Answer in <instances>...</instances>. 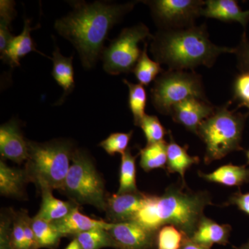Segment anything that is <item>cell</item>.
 Segmentation results:
<instances>
[{
	"label": "cell",
	"mask_w": 249,
	"mask_h": 249,
	"mask_svg": "<svg viewBox=\"0 0 249 249\" xmlns=\"http://www.w3.org/2000/svg\"><path fill=\"white\" fill-rule=\"evenodd\" d=\"M246 156H247V164H249V150L246 152Z\"/></svg>",
	"instance_id": "60d3db41"
},
{
	"label": "cell",
	"mask_w": 249,
	"mask_h": 249,
	"mask_svg": "<svg viewBox=\"0 0 249 249\" xmlns=\"http://www.w3.org/2000/svg\"><path fill=\"white\" fill-rule=\"evenodd\" d=\"M81 249L114 248V242L107 230L95 229L74 236Z\"/></svg>",
	"instance_id": "f1b7e54d"
},
{
	"label": "cell",
	"mask_w": 249,
	"mask_h": 249,
	"mask_svg": "<svg viewBox=\"0 0 249 249\" xmlns=\"http://www.w3.org/2000/svg\"><path fill=\"white\" fill-rule=\"evenodd\" d=\"M237 67L242 72H249V41L246 33L242 35L240 45L235 48Z\"/></svg>",
	"instance_id": "e575fe53"
},
{
	"label": "cell",
	"mask_w": 249,
	"mask_h": 249,
	"mask_svg": "<svg viewBox=\"0 0 249 249\" xmlns=\"http://www.w3.org/2000/svg\"><path fill=\"white\" fill-rule=\"evenodd\" d=\"M214 109L209 101L191 97L174 106L170 116L175 122L196 135L200 124L213 114Z\"/></svg>",
	"instance_id": "8fae6325"
},
{
	"label": "cell",
	"mask_w": 249,
	"mask_h": 249,
	"mask_svg": "<svg viewBox=\"0 0 249 249\" xmlns=\"http://www.w3.org/2000/svg\"><path fill=\"white\" fill-rule=\"evenodd\" d=\"M213 205L206 191H193L182 182L170 185L160 196L147 194L133 220L154 232L173 225L191 238L206 206Z\"/></svg>",
	"instance_id": "7a4b0ae2"
},
{
	"label": "cell",
	"mask_w": 249,
	"mask_h": 249,
	"mask_svg": "<svg viewBox=\"0 0 249 249\" xmlns=\"http://www.w3.org/2000/svg\"><path fill=\"white\" fill-rule=\"evenodd\" d=\"M76 242L77 241L76 239H73V240L71 241V243L67 246V248L65 249H74L75 247H76Z\"/></svg>",
	"instance_id": "74e56055"
},
{
	"label": "cell",
	"mask_w": 249,
	"mask_h": 249,
	"mask_svg": "<svg viewBox=\"0 0 249 249\" xmlns=\"http://www.w3.org/2000/svg\"><path fill=\"white\" fill-rule=\"evenodd\" d=\"M181 249H211L203 247L200 245L196 243V242L192 241L188 237H186L183 242L182 247Z\"/></svg>",
	"instance_id": "8d00e7d4"
},
{
	"label": "cell",
	"mask_w": 249,
	"mask_h": 249,
	"mask_svg": "<svg viewBox=\"0 0 249 249\" xmlns=\"http://www.w3.org/2000/svg\"><path fill=\"white\" fill-rule=\"evenodd\" d=\"M123 80L129 89V107L133 115L134 124L139 126L141 121L146 115L145 112L147 99L146 91L142 85L134 84L126 79Z\"/></svg>",
	"instance_id": "4316f807"
},
{
	"label": "cell",
	"mask_w": 249,
	"mask_h": 249,
	"mask_svg": "<svg viewBox=\"0 0 249 249\" xmlns=\"http://www.w3.org/2000/svg\"><path fill=\"white\" fill-rule=\"evenodd\" d=\"M146 193L140 191L106 196V215L110 223L132 221L145 203Z\"/></svg>",
	"instance_id": "7c38bea8"
},
{
	"label": "cell",
	"mask_w": 249,
	"mask_h": 249,
	"mask_svg": "<svg viewBox=\"0 0 249 249\" xmlns=\"http://www.w3.org/2000/svg\"><path fill=\"white\" fill-rule=\"evenodd\" d=\"M147 47V43L145 42L142 55L133 71L136 78L139 82V84L142 85V86L150 85L152 81L158 78L159 74L163 72L160 63L154 61L149 58Z\"/></svg>",
	"instance_id": "484cf974"
},
{
	"label": "cell",
	"mask_w": 249,
	"mask_h": 249,
	"mask_svg": "<svg viewBox=\"0 0 249 249\" xmlns=\"http://www.w3.org/2000/svg\"><path fill=\"white\" fill-rule=\"evenodd\" d=\"M191 97L208 101L201 77L195 72L170 70L163 72L151 89L152 105L164 115H170L174 106Z\"/></svg>",
	"instance_id": "52a82bcc"
},
{
	"label": "cell",
	"mask_w": 249,
	"mask_h": 249,
	"mask_svg": "<svg viewBox=\"0 0 249 249\" xmlns=\"http://www.w3.org/2000/svg\"><path fill=\"white\" fill-rule=\"evenodd\" d=\"M42 201L40 211L36 216L47 221L53 222L66 217L78 205L73 201L60 200L53 196L52 190L47 187H41Z\"/></svg>",
	"instance_id": "ffe728a7"
},
{
	"label": "cell",
	"mask_w": 249,
	"mask_h": 249,
	"mask_svg": "<svg viewBox=\"0 0 249 249\" xmlns=\"http://www.w3.org/2000/svg\"><path fill=\"white\" fill-rule=\"evenodd\" d=\"M170 135V142L167 147L166 170L168 175L178 173L181 178L183 184L187 185L185 180V174L187 170L193 165H196L200 162V159L197 156H191L188 153V145L181 146L175 142L171 132H168Z\"/></svg>",
	"instance_id": "e0dca14e"
},
{
	"label": "cell",
	"mask_w": 249,
	"mask_h": 249,
	"mask_svg": "<svg viewBox=\"0 0 249 249\" xmlns=\"http://www.w3.org/2000/svg\"><path fill=\"white\" fill-rule=\"evenodd\" d=\"M114 248L157 249V233L135 221L113 224L108 230Z\"/></svg>",
	"instance_id": "30bf717a"
},
{
	"label": "cell",
	"mask_w": 249,
	"mask_h": 249,
	"mask_svg": "<svg viewBox=\"0 0 249 249\" xmlns=\"http://www.w3.org/2000/svg\"><path fill=\"white\" fill-rule=\"evenodd\" d=\"M198 175L209 182L219 183L227 187H240L249 182V168H247V165L229 163L219 167L211 173L199 171Z\"/></svg>",
	"instance_id": "d6986e66"
},
{
	"label": "cell",
	"mask_w": 249,
	"mask_h": 249,
	"mask_svg": "<svg viewBox=\"0 0 249 249\" xmlns=\"http://www.w3.org/2000/svg\"><path fill=\"white\" fill-rule=\"evenodd\" d=\"M40 27H31V20L26 19L24 20V27L22 34L18 36H14L10 41L4 56L1 59L7 62L11 67H18L20 65V59L32 52L45 55L36 49L34 41L31 36V31Z\"/></svg>",
	"instance_id": "ac0fdd59"
},
{
	"label": "cell",
	"mask_w": 249,
	"mask_h": 249,
	"mask_svg": "<svg viewBox=\"0 0 249 249\" xmlns=\"http://www.w3.org/2000/svg\"><path fill=\"white\" fill-rule=\"evenodd\" d=\"M0 2V53L1 58L4 56L10 41L14 37L11 34L10 25L16 12L14 1L1 0Z\"/></svg>",
	"instance_id": "83f0119b"
},
{
	"label": "cell",
	"mask_w": 249,
	"mask_h": 249,
	"mask_svg": "<svg viewBox=\"0 0 249 249\" xmlns=\"http://www.w3.org/2000/svg\"><path fill=\"white\" fill-rule=\"evenodd\" d=\"M246 107L248 108V109H249V103H246V104H242L240 105V106H238V107Z\"/></svg>",
	"instance_id": "ab89813d"
},
{
	"label": "cell",
	"mask_w": 249,
	"mask_h": 249,
	"mask_svg": "<svg viewBox=\"0 0 249 249\" xmlns=\"http://www.w3.org/2000/svg\"><path fill=\"white\" fill-rule=\"evenodd\" d=\"M147 37L152 38V36L145 24L124 29L103 52L105 71L114 76L133 71L142 53L139 42Z\"/></svg>",
	"instance_id": "ba28073f"
},
{
	"label": "cell",
	"mask_w": 249,
	"mask_h": 249,
	"mask_svg": "<svg viewBox=\"0 0 249 249\" xmlns=\"http://www.w3.org/2000/svg\"><path fill=\"white\" fill-rule=\"evenodd\" d=\"M0 154L2 158L19 164L28 160L27 142L16 120L10 121L0 127Z\"/></svg>",
	"instance_id": "4fadbf2b"
},
{
	"label": "cell",
	"mask_w": 249,
	"mask_h": 249,
	"mask_svg": "<svg viewBox=\"0 0 249 249\" xmlns=\"http://www.w3.org/2000/svg\"><path fill=\"white\" fill-rule=\"evenodd\" d=\"M235 249H249V240L239 247H235Z\"/></svg>",
	"instance_id": "f35d334b"
},
{
	"label": "cell",
	"mask_w": 249,
	"mask_h": 249,
	"mask_svg": "<svg viewBox=\"0 0 249 249\" xmlns=\"http://www.w3.org/2000/svg\"><path fill=\"white\" fill-rule=\"evenodd\" d=\"M132 135V130L127 133L116 132L111 134L107 139L101 142L100 146L104 149L108 155L113 156L116 154H121L122 155L128 149Z\"/></svg>",
	"instance_id": "1f68e13d"
},
{
	"label": "cell",
	"mask_w": 249,
	"mask_h": 249,
	"mask_svg": "<svg viewBox=\"0 0 249 249\" xmlns=\"http://www.w3.org/2000/svg\"><path fill=\"white\" fill-rule=\"evenodd\" d=\"M231 230V226L229 224H218L204 215L190 239L198 245L209 249L213 245L225 246L229 244Z\"/></svg>",
	"instance_id": "2e32d148"
},
{
	"label": "cell",
	"mask_w": 249,
	"mask_h": 249,
	"mask_svg": "<svg viewBox=\"0 0 249 249\" xmlns=\"http://www.w3.org/2000/svg\"><path fill=\"white\" fill-rule=\"evenodd\" d=\"M10 245L11 249H26L23 226V211L14 213L10 232Z\"/></svg>",
	"instance_id": "d6a6232c"
},
{
	"label": "cell",
	"mask_w": 249,
	"mask_h": 249,
	"mask_svg": "<svg viewBox=\"0 0 249 249\" xmlns=\"http://www.w3.org/2000/svg\"><path fill=\"white\" fill-rule=\"evenodd\" d=\"M231 102L215 108L213 114L199 126L196 135L206 145L205 164H211L235 151L244 150L242 133L249 113L229 110Z\"/></svg>",
	"instance_id": "5b68a950"
},
{
	"label": "cell",
	"mask_w": 249,
	"mask_h": 249,
	"mask_svg": "<svg viewBox=\"0 0 249 249\" xmlns=\"http://www.w3.org/2000/svg\"><path fill=\"white\" fill-rule=\"evenodd\" d=\"M139 127L143 131L147 144L163 142L168 131L163 127L160 119L155 115H145L141 121Z\"/></svg>",
	"instance_id": "4dcf8cb0"
},
{
	"label": "cell",
	"mask_w": 249,
	"mask_h": 249,
	"mask_svg": "<svg viewBox=\"0 0 249 249\" xmlns=\"http://www.w3.org/2000/svg\"><path fill=\"white\" fill-rule=\"evenodd\" d=\"M52 224L62 237H65L67 235L75 236L95 229L108 231L112 227L114 223L98 220L85 215L80 212L78 206H77L66 217L52 222Z\"/></svg>",
	"instance_id": "5bb4252c"
},
{
	"label": "cell",
	"mask_w": 249,
	"mask_h": 249,
	"mask_svg": "<svg viewBox=\"0 0 249 249\" xmlns=\"http://www.w3.org/2000/svg\"><path fill=\"white\" fill-rule=\"evenodd\" d=\"M152 39L151 52L156 61L165 64L170 70L184 71L200 65L211 67L221 54L235 52V48L214 45L204 24L163 29Z\"/></svg>",
	"instance_id": "3957f363"
},
{
	"label": "cell",
	"mask_w": 249,
	"mask_h": 249,
	"mask_svg": "<svg viewBox=\"0 0 249 249\" xmlns=\"http://www.w3.org/2000/svg\"><path fill=\"white\" fill-rule=\"evenodd\" d=\"M224 206H235L237 209L249 216V193H242L239 190L229 197Z\"/></svg>",
	"instance_id": "d590c367"
},
{
	"label": "cell",
	"mask_w": 249,
	"mask_h": 249,
	"mask_svg": "<svg viewBox=\"0 0 249 249\" xmlns=\"http://www.w3.org/2000/svg\"><path fill=\"white\" fill-rule=\"evenodd\" d=\"M137 156L131 153L130 149L121 155L120 176H119V188L117 193H135L139 191L137 186Z\"/></svg>",
	"instance_id": "cb8c5ba5"
},
{
	"label": "cell",
	"mask_w": 249,
	"mask_h": 249,
	"mask_svg": "<svg viewBox=\"0 0 249 249\" xmlns=\"http://www.w3.org/2000/svg\"><path fill=\"white\" fill-rule=\"evenodd\" d=\"M186 237L175 226H163L157 231V249H181Z\"/></svg>",
	"instance_id": "f546056e"
},
{
	"label": "cell",
	"mask_w": 249,
	"mask_h": 249,
	"mask_svg": "<svg viewBox=\"0 0 249 249\" xmlns=\"http://www.w3.org/2000/svg\"><path fill=\"white\" fill-rule=\"evenodd\" d=\"M145 2L163 30L193 27L206 4V1L199 0H154Z\"/></svg>",
	"instance_id": "9c48e42d"
},
{
	"label": "cell",
	"mask_w": 249,
	"mask_h": 249,
	"mask_svg": "<svg viewBox=\"0 0 249 249\" xmlns=\"http://www.w3.org/2000/svg\"><path fill=\"white\" fill-rule=\"evenodd\" d=\"M31 226L37 249H54L59 245L62 236L52 222H47L36 215L31 219Z\"/></svg>",
	"instance_id": "d4e9b609"
},
{
	"label": "cell",
	"mask_w": 249,
	"mask_h": 249,
	"mask_svg": "<svg viewBox=\"0 0 249 249\" xmlns=\"http://www.w3.org/2000/svg\"><path fill=\"white\" fill-rule=\"evenodd\" d=\"M53 67L52 76L57 83L65 91V96L73 91L75 86L74 71L73 67V55L63 56L60 49L56 47L53 52Z\"/></svg>",
	"instance_id": "7402d4cb"
},
{
	"label": "cell",
	"mask_w": 249,
	"mask_h": 249,
	"mask_svg": "<svg viewBox=\"0 0 249 249\" xmlns=\"http://www.w3.org/2000/svg\"><path fill=\"white\" fill-rule=\"evenodd\" d=\"M201 16L224 22H239L246 28L249 22V10L243 11L235 0H209Z\"/></svg>",
	"instance_id": "9a60e30c"
},
{
	"label": "cell",
	"mask_w": 249,
	"mask_h": 249,
	"mask_svg": "<svg viewBox=\"0 0 249 249\" xmlns=\"http://www.w3.org/2000/svg\"><path fill=\"white\" fill-rule=\"evenodd\" d=\"M234 99L239 106L249 103V72H242L236 76L233 84Z\"/></svg>",
	"instance_id": "836d02e7"
},
{
	"label": "cell",
	"mask_w": 249,
	"mask_h": 249,
	"mask_svg": "<svg viewBox=\"0 0 249 249\" xmlns=\"http://www.w3.org/2000/svg\"><path fill=\"white\" fill-rule=\"evenodd\" d=\"M29 182L24 170L11 168L0 161V193L7 197L20 198L24 196V186Z\"/></svg>",
	"instance_id": "44dd1931"
},
{
	"label": "cell",
	"mask_w": 249,
	"mask_h": 249,
	"mask_svg": "<svg viewBox=\"0 0 249 249\" xmlns=\"http://www.w3.org/2000/svg\"><path fill=\"white\" fill-rule=\"evenodd\" d=\"M77 204H89L106 211L104 182L89 156L82 150L73 152L71 166L62 191Z\"/></svg>",
	"instance_id": "8992f818"
},
{
	"label": "cell",
	"mask_w": 249,
	"mask_h": 249,
	"mask_svg": "<svg viewBox=\"0 0 249 249\" xmlns=\"http://www.w3.org/2000/svg\"><path fill=\"white\" fill-rule=\"evenodd\" d=\"M136 2L108 4L96 1H73V10L56 20L55 29L70 41L79 53L83 67L91 69L103 53V45L109 31L124 15L133 9Z\"/></svg>",
	"instance_id": "6da1fadb"
},
{
	"label": "cell",
	"mask_w": 249,
	"mask_h": 249,
	"mask_svg": "<svg viewBox=\"0 0 249 249\" xmlns=\"http://www.w3.org/2000/svg\"><path fill=\"white\" fill-rule=\"evenodd\" d=\"M27 144L29 157L24 172L28 181L39 188L62 191L74 152L71 142L54 140L40 143L29 141Z\"/></svg>",
	"instance_id": "277c9868"
},
{
	"label": "cell",
	"mask_w": 249,
	"mask_h": 249,
	"mask_svg": "<svg viewBox=\"0 0 249 249\" xmlns=\"http://www.w3.org/2000/svg\"><path fill=\"white\" fill-rule=\"evenodd\" d=\"M167 147L165 141L156 143L147 144L144 148L140 149V166L145 172L163 168L165 169L167 163Z\"/></svg>",
	"instance_id": "603a6c76"
}]
</instances>
